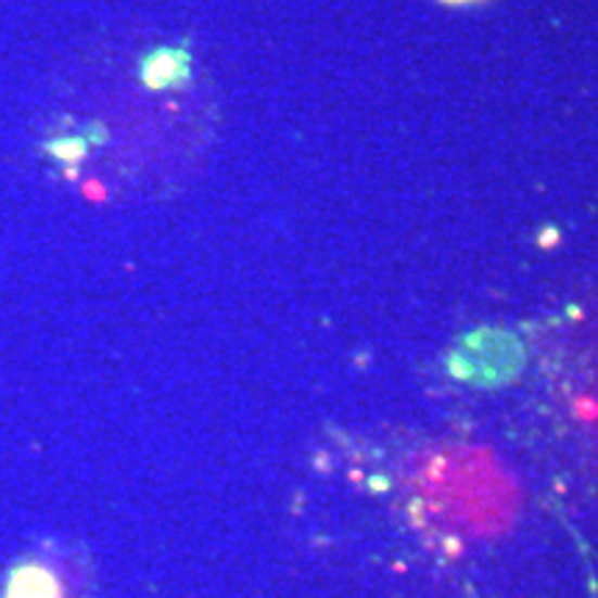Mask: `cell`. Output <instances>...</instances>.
I'll return each mask as SVG.
<instances>
[{
    "mask_svg": "<svg viewBox=\"0 0 598 598\" xmlns=\"http://www.w3.org/2000/svg\"><path fill=\"white\" fill-rule=\"evenodd\" d=\"M139 80L150 92H169L192 80V53L186 44H158L139 62Z\"/></svg>",
    "mask_w": 598,
    "mask_h": 598,
    "instance_id": "1",
    "label": "cell"
},
{
    "mask_svg": "<svg viewBox=\"0 0 598 598\" xmlns=\"http://www.w3.org/2000/svg\"><path fill=\"white\" fill-rule=\"evenodd\" d=\"M89 150H92V144L87 142L84 133H59L42 144V153L50 161H56L62 169L80 167L89 158Z\"/></svg>",
    "mask_w": 598,
    "mask_h": 598,
    "instance_id": "2",
    "label": "cell"
},
{
    "mask_svg": "<svg viewBox=\"0 0 598 598\" xmlns=\"http://www.w3.org/2000/svg\"><path fill=\"white\" fill-rule=\"evenodd\" d=\"M7 598H59V590L56 582L50 580L48 571L23 568L20 574H14Z\"/></svg>",
    "mask_w": 598,
    "mask_h": 598,
    "instance_id": "3",
    "label": "cell"
},
{
    "mask_svg": "<svg viewBox=\"0 0 598 598\" xmlns=\"http://www.w3.org/2000/svg\"><path fill=\"white\" fill-rule=\"evenodd\" d=\"M84 194H87L89 200H94V203H103L105 198H109V192H105V186L100 183V180H84Z\"/></svg>",
    "mask_w": 598,
    "mask_h": 598,
    "instance_id": "4",
    "label": "cell"
},
{
    "mask_svg": "<svg viewBox=\"0 0 598 598\" xmlns=\"http://www.w3.org/2000/svg\"><path fill=\"white\" fill-rule=\"evenodd\" d=\"M84 136H87L89 144H105V142H109V130H105L103 125H98V123L89 125V128L84 130Z\"/></svg>",
    "mask_w": 598,
    "mask_h": 598,
    "instance_id": "5",
    "label": "cell"
},
{
    "mask_svg": "<svg viewBox=\"0 0 598 598\" xmlns=\"http://www.w3.org/2000/svg\"><path fill=\"white\" fill-rule=\"evenodd\" d=\"M444 7H474V3H485V0H438Z\"/></svg>",
    "mask_w": 598,
    "mask_h": 598,
    "instance_id": "6",
    "label": "cell"
}]
</instances>
